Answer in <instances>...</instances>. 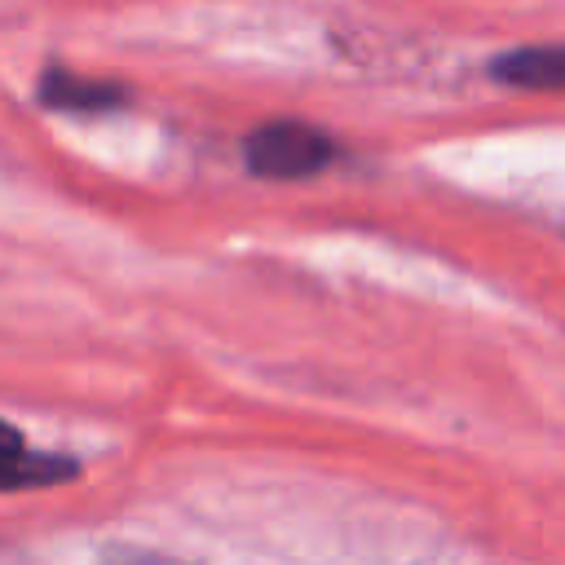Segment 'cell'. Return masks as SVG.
<instances>
[{"instance_id":"2","label":"cell","mask_w":565,"mask_h":565,"mask_svg":"<svg viewBox=\"0 0 565 565\" xmlns=\"http://www.w3.org/2000/svg\"><path fill=\"white\" fill-rule=\"evenodd\" d=\"M79 463L71 455H53V450H31L26 437L0 419V490H35V486H62L75 481Z\"/></svg>"},{"instance_id":"3","label":"cell","mask_w":565,"mask_h":565,"mask_svg":"<svg viewBox=\"0 0 565 565\" xmlns=\"http://www.w3.org/2000/svg\"><path fill=\"white\" fill-rule=\"evenodd\" d=\"M494 79H508L521 88H565V44L503 53L494 62Z\"/></svg>"},{"instance_id":"4","label":"cell","mask_w":565,"mask_h":565,"mask_svg":"<svg viewBox=\"0 0 565 565\" xmlns=\"http://www.w3.org/2000/svg\"><path fill=\"white\" fill-rule=\"evenodd\" d=\"M40 97H44V106H53V110H110L124 93L110 88V84H93V79L66 75V71H49V75L40 79Z\"/></svg>"},{"instance_id":"1","label":"cell","mask_w":565,"mask_h":565,"mask_svg":"<svg viewBox=\"0 0 565 565\" xmlns=\"http://www.w3.org/2000/svg\"><path fill=\"white\" fill-rule=\"evenodd\" d=\"M247 168L256 177H269V181H300V177H313L322 172L331 159H335V146L327 132L309 128V124H296V119H278V124H265L247 137Z\"/></svg>"}]
</instances>
